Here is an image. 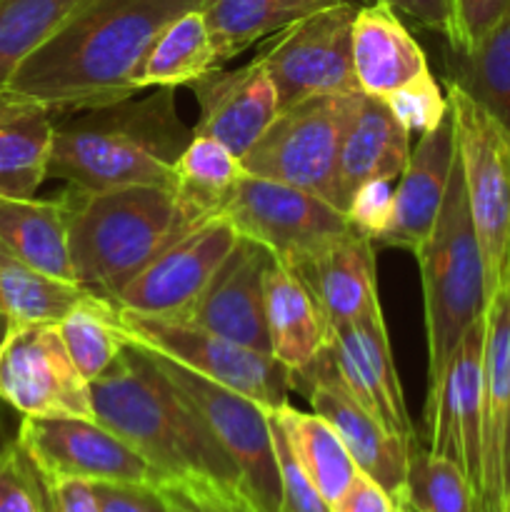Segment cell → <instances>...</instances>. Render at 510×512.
I'll return each mask as SVG.
<instances>
[{
    "mask_svg": "<svg viewBox=\"0 0 510 512\" xmlns=\"http://www.w3.org/2000/svg\"><path fill=\"white\" fill-rule=\"evenodd\" d=\"M293 390H300L313 413L328 420L348 448L360 473L383 485L395 500L403 495L408 475V440L385 430L358 400L350 395L335 370L328 348L308 365L293 373Z\"/></svg>",
    "mask_w": 510,
    "mask_h": 512,
    "instance_id": "obj_15",
    "label": "cell"
},
{
    "mask_svg": "<svg viewBox=\"0 0 510 512\" xmlns=\"http://www.w3.org/2000/svg\"><path fill=\"white\" fill-rule=\"evenodd\" d=\"M410 158V133L378 95L360 93L345 128L338 160L340 208L368 180H398Z\"/></svg>",
    "mask_w": 510,
    "mask_h": 512,
    "instance_id": "obj_22",
    "label": "cell"
},
{
    "mask_svg": "<svg viewBox=\"0 0 510 512\" xmlns=\"http://www.w3.org/2000/svg\"><path fill=\"white\" fill-rule=\"evenodd\" d=\"M243 173L238 155L230 153L220 140L193 135L188 148L180 153L173 173V195L185 218L200 225L220 215Z\"/></svg>",
    "mask_w": 510,
    "mask_h": 512,
    "instance_id": "obj_29",
    "label": "cell"
},
{
    "mask_svg": "<svg viewBox=\"0 0 510 512\" xmlns=\"http://www.w3.org/2000/svg\"><path fill=\"white\" fill-rule=\"evenodd\" d=\"M445 93L490 300L510 283V133L453 83H445Z\"/></svg>",
    "mask_w": 510,
    "mask_h": 512,
    "instance_id": "obj_6",
    "label": "cell"
},
{
    "mask_svg": "<svg viewBox=\"0 0 510 512\" xmlns=\"http://www.w3.org/2000/svg\"><path fill=\"white\" fill-rule=\"evenodd\" d=\"M483 345L485 313L465 330L438 393L425 403L430 450L463 468L475 500L483 490Z\"/></svg>",
    "mask_w": 510,
    "mask_h": 512,
    "instance_id": "obj_16",
    "label": "cell"
},
{
    "mask_svg": "<svg viewBox=\"0 0 510 512\" xmlns=\"http://www.w3.org/2000/svg\"><path fill=\"white\" fill-rule=\"evenodd\" d=\"M398 512H418L413 505H408L405 500H398Z\"/></svg>",
    "mask_w": 510,
    "mask_h": 512,
    "instance_id": "obj_48",
    "label": "cell"
},
{
    "mask_svg": "<svg viewBox=\"0 0 510 512\" xmlns=\"http://www.w3.org/2000/svg\"><path fill=\"white\" fill-rule=\"evenodd\" d=\"M80 0H0V90L30 53L63 25Z\"/></svg>",
    "mask_w": 510,
    "mask_h": 512,
    "instance_id": "obj_34",
    "label": "cell"
},
{
    "mask_svg": "<svg viewBox=\"0 0 510 512\" xmlns=\"http://www.w3.org/2000/svg\"><path fill=\"white\" fill-rule=\"evenodd\" d=\"M203 0H80L15 68L5 88L53 113H80L143 93L135 70L160 30Z\"/></svg>",
    "mask_w": 510,
    "mask_h": 512,
    "instance_id": "obj_1",
    "label": "cell"
},
{
    "mask_svg": "<svg viewBox=\"0 0 510 512\" xmlns=\"http://www.w3.org/2000/svg\"><path fill=\"white\" fill-rule=\"evenodd\" d=\"M423 280L425 333H428V400L438 393L445 368L465 330L485 313V265L470 220L460 160L455 158L443 208L415 253Z\"/></svg>",
    "mask_w": 510,
    "mask_h": 512,
    "instance_id": "obj_5",
    "label": "cell"
},
{
    "mask_svg": "<svg viewBox=\"0 0 510 512\" xmlns=\"http://www.w3.org/2000/svg\"><path fill=\"white\" fill-rule=\"evenodd\" d=\"M18 445L45 478L160 485L163 475L95 418H23Z\"/></svg>",
    "mask_w": 510,
    "mask_h": 512,
    "instance_id": "obj_13",
    "label": "cell"
},
{
    "mask_svg": "<svg viewBox=\"0 0 510 512\" xmlns=\"http://www.w3.org/2000/svg\"><path fill=\"white\" fill-rule=\"evenodd\" d=\"M395 180H368L360 185L350 198L345 215H348L350 228L358 233L368 235L373 243H378L385 235V230L393 223V208H395Z\"/></svg>",
    "mask_w": 510,
    "mask_h": 512,
    "instance_id": "obj_40",
    "label": "cell"
},
{
    "mask_svg": "<svg viewBox=\"0 0 510 512\" xmlns=\"http://www.w3.org/2000/svg\"><path fill=\"white\" fill-rule=\"evenodd\" d=\"M383 100L388 103L390 113L398 118V123L403 125L410 135L430 133V130L438 128V125L450 115L448 93L440 90L438 80L430 73V68H425L423 73L415 75L413 80H408V83H403L400 88H395L393 93L385 95Z\"/></svg>",
    "mask_w": 510,
    "mask_h": 512,
    "instance_id": "obj_36",
    "label": "cell"
},
{
    "mask_svg": "<svg viewBox=\"0 0 510 512\" xmlns=\"http://www.w3.org/2000/svg\"><path fill=\"white\" fill-rule=\"evenodd\" d=\"M88 295L80 285L40 273L0 240V320L5 325L58 323Z\"/></svg>",
    "mask_w": 510,
    "mask_h": 512,
    "instance_id": "obj_32",
    "label": "cell"
},
{
    "mask_svg": "<svg viewBox=\"0 0 510 512\" xmlns=\"http://www.w3.org/2000/svg\"><path fill=\"white\" fill-rule=\"evenodd\" d=\"M270 415L285 433L308 478L328 500V505H333L358 475V465L350 458L340 435L318 413H303L290 403Z\"/></svg>",
    "mask_w": 510,
    "mask_h": 512,
    "instance_id": "obj_30",
    "label": "cell"
},
{
    "mask_svg": "<svg viewBox=\"0 0 510 512\" xmlns=\"http://www.w3.org/2000/svg\"><path fill=\"white\" fill-rule=\"evenodd\" d=\"M160 490H163L165 500H168L170 512H200L198 505H195V500L190 498V495L185 493L175 480L170 478L163 480V483H160Z\"/></svg>",
    "mask_w": 510,
    "mask_h": 512,
    "instance_id": "obj_46",
    "label": "cell"
},
{
    "mask_svg": "<svg viewBox=\"0 0 510 512\" xmlns=\"http://www.w3.org/2000/svg\"><path fill=\"white\" fill-rule=\"evenodd\" d=\"M168 378L190 400L210 433L228 453L258 505L265 512L280 510V475L273 450V425L270 413L255 400L205 380L185 365L155 353Z\"/></svg>",
    "mask_w": 510,
    "mask_h": 512,
    "instance_id": "obj_12",
    "label": "cell"
},
{
    "mask_svg": "<svg viewBox=\"0 0 510 512\" xmlns=\"http://www.w3.org/2000/svg\"><path fill=\"white\" fill-rule=\"evenodd\" d=\"M218 70L210 30L200 8L170 20L135 70L138 90L178 88Z\"/></svg>",
    "mask_w": 510,
    "mask_h": 512,
    "instance_id": "obj_28",
    "label": "cell"
},
{
    "mask_svg": "<svg viewBox=\"0 0 510 512\" xmlns=\"http://www.w3.org/2000/svg\"><path fill=\"white\" fill-rule=\"evenodd\" d=\"M223 218L275 260L300 268L348 235V215L308 190L243 173L225 200Z\"/></svg>",
    "mask_w": 510,
    "mask_h": 512,
    "instance_id": "obj_8",
    "label": "cell"
},
{
    "mask_svg": "<svg viewBox=\"0 0 510 512\" xmlns=\"http://www.w3.org/2000/svg\"><path fill=\"white\" fill-rule=\"evenodd\" d=\"M270 260L273 255L263 245L240 235L235 248L220 263L208 288L193 305L185 323L233 340L243 348L270 355L263 290Z\"/></svg>",
    "mask_w": 510,
    "mask_h": 512,
    "instance_id": "obj_18",
    "label": "cell"
},
{
    "mask_svg": "<svg viewBox=\"0 0 510 512\" xmlns=\"http://www.w3.org/2000/svg\"><path fill=\"white\" fill-rule=\"evenodd\" d=\"M325 348L350 395L385 430L413 443L415 425L408 415L398 370L390 353L383 310L330 328Z\"/></svg>",
    "mask_w": 510,
    "mask_h": 512,
    "instance_id": "obj_17",
    "label": "cell"
},
{
    "mask_svg": "<svg viewBox=\"0 0 510 512\" xmlns=\"http://www.w3.org/2000/svg\"><path fill=\"white\" fill-rule=\"evenodd\" d=\"M358 5L343 0L280 30L258 60L278 90L280 110L318 95L360 93L353 70Z\"/></svg>",
    "mask_w": 510,
    "mask_h": 512,
    "instance_id": "obj_10",
    "label": "cell"
},
{
    "mask_svg": "<svg viewBox=\"0 0 510 512\" xmlns=\"http://www.w3.org/2000/svg\"><path fill=\"white\" fill-rule=\"evenodd\" d=\"M0 512H43V483L18 440L0 450Z\"/></svg>",
    "mask_w": 510,
    "mask_h": 512,
    "instance_id": "obj_37",
    "label": "cell"
},
{
    "mask_svg": "<svg viewBox=\"0 0 510 512\" xmlns=\"http://www.w3.org/2000/svg\"><path fill=\"white\" fill-rule=\"evenodd\" d=\"M263 290L270 355L290 373H298L325 350L328 325L310 290L290 265L270 260Z\"/></svg>",
    "mask_w": 510,
    "mask_h": 512,
    "instance_id": "obj_25",
    "label": "cell"
},
{
    "mask_svg": "<svg viewBox=\"0 0 510 512\" xmlns=\"http://www.w3.org/2000/svg\"><path fill=\"white\" fill-rule=\"evenodd\" d=\"M173 90L148 88L55 123L48 178L88 193L130 185L173 188L175 163L193 140Z\"/></svg>",
    "mask_w": 510,
    "mask_h": 512,
    "instance_id": "obj_3",
    "label": "cell"
},
{
    "mask_svg": "<svg viewBox=\"0 0 510 512\" xmlns=\"http://www.w3.org/2000/svg\"><path fill=\"white\" fill-rule=\"evenodd\" d=\"M428 68L423 48L390 5L358 8L353 23V70L360 93L385 98Z\"/></svg>",
    "mask_w": 510,
    "mask_h": 512,
    "instance_id": "obj_23",
    "label": "cell"
},
{
    "mask_svg": "<svg viewBox=\"0 0 510 512\" xmlns=\"http://www.w3.org/2000/svg\"><path fill=\"white\" fill-rule=\"evenodd\" d=\"M93 418L133 445L165 480L245 485L215 435L168 378L153 350L133 343L90 383Z\"/></svg>",
    "mask_w": 510,
    "mask_h": 512,
    "instance_id": "obj_2",
    "label": "cell"
},
{
    "mask_svg": "<svg viewBox=\"0 0 510 512\" xmlns=\"http://www.w3.org/2000/svg\"><path fill=\"white\" fill-rule=\"evenodd\" d=\"M338 3L343 0H203L200 13L213 38L215 63L223 68L255 40L278 35L288 25Z\"/></svg>",
    "mask_w": 510,
    "mask_h": 512,
    "instance_id": "obj_27",
    "label": "cell"
},
{
    "mask_svg": "<svg viewBox=\"0 0 510 512\" xmlns=\"http://www.w3.org/2000/svg\"><path fill=\"white\" fill-rule=\"evenodd\" d=\"M53 110L13 90H0V198H35L48 178Z\"/></svg>",
    "mask_w": 510,
    "mask_h": 512,
    "instance_id": "obj_24",
    "label": "cell"
},
{
    "mask_svg": "<svg viewBox=\"0 0 510 512\" xmlns=\"http://www.w3.org/2000/svg\"><path fill=\"white\" fill-rule=\"evenodd\" d=\"M0 400L23 418H93L90 383L75 368L58 323L5 325Z\"/></svg>",
    "mask_w": 510,
    "mask_h": 512,
    "instance_id": "obj_11",
    "label": "cell"
},
{
    "mask_svg": "<svg viewBox=\"0 0 510 512\" xmlns=\"http://www.w3.org/2000/svg\"><path fill=\"white\" fill-rule=\"evenodd\" d=\"M0 240L18 258L63 283H75L68 248V198H0Z\"/></svg>",
    "mask_w": 510,
    "mask_h": 512,
    "instance_id": "obj_26",
    "label": "cell"
},
{
    "mask_svg": "<svg viewBox=\"0 0 510 512\" xmlns=\"http://www.w3.org/2000/svg\"><path fill=\"white\" fill-rule=\"evenodd\" d=\"M200 118L193 135L220 140L243 158L280 113L278 90L258 58L235 70H210L190 83Z\"/></svg>",
    "mask_w": 510,
    "mask_h": 512,
    "instance_id": "obj_19",
    "label": "cell"
},
{
    "mask_svg": "<svg viewBox=\"0 0 510 512\" xmlns=\"http://www.w3.org/2000/svg\"><path fill=\"white\" fill-rule=\"evenodd\" d=\"M40 483H43V512H100L93 483L88 480L40 475Z\"/></svg>",
    "mask_w": 510,
    "mask_h": 512,
    "instance_id": "obj_43",
    "label": "cell"
},
{
    "mask_svg": "<svg viewBox=\"0 0 510 512\" xmlns=\"http://www.w3.org/2000/svg\"><path fill=\"white\" fill-rule=\"evenodd\" d=\"M503 512H510V498L503 500Z\"/></svg>",
    "mask_w": 510,
    "mask_h": 512,
    "instance_id": "obj_49",
    "label": "cell"
},
{
    "mask_svg": "<svg viewBox=\"0 0 510 512\" xmlns=\"http://www.w3.org/2000/svg\"><path fill=\"white\" fill-rule=\"evenodd\" d=\"M238 240L228 218H208L155 255L113 305L123 313L185 320Z\"/></svg>",
    "mask_w": 510,
    "mask_h": 512,
    "instance_id": "obj_14",
    "label": "cell"
},
{
    "mask_svg": "<svg viewBox=\"0 0 510 512\" xmlns=\"http://www.w3.org/2000/svg\"><path fill=\"white\" fill-rule=\"evenodd\" d=\"M330 512H398V500L358 470L348 490L330 505Z\"/></svg>",
    "mask_w": 510,
    "mask_h": 512,
    "instance_id": "obj_44",
    "label": "cell"
},
{
    "mask_svg": "<svg viewBox=\"0 0 510 512\" xmlns=\"http://www.w3.org/2000/svg\"><path fill=\"white\" fill-rule=\"evenodd\" d=\"M63 343L88 383L103 378L128 345L118 308L90 293L58 320Z\"/></svg>",
    "mask_w": 510,
    "mask_h": 512,
    "instance_id": "obj_33",
    "label": "cell"
},
{
    "mask_svg": "<svg viewBox=\"0 0 510 512\" xmlns=\"http://www.w3.org/2000/svg\"><path fill=\"white\" fill-rule=\"evenodd\" d=\"M398 500H405L418 512H475L473 488L455 460L435 455L418 443L410 445L408 475Z\"/></svg>",
    "mask_w": 510,
    "mask_h": 512,
    "instance_id": "obj_35",
    "label": "cell"
},
{
    "mask_svg": "<svg viewBox=\"0 0 510 512\" xmlns=\"http://www.w3.org/2000/svg\"><path fill=\"white\" fill-rule=\"evenodd\" d=\"M175 483L195 500L200 512H265L245 485H223L203 478L175 480Z\"/></svg>",
    "mask_w": 510,
    "mask_h": 512,
    "instance_id": "obj_42",
    "label": "cell"
},
{
    "mask_svg": "<svg viewBox=\"0 0 510 512\" xmlns=\"http://www.w3.org/2000/svg\"><path fill=\"white\" fill-rule=\"evenodd\" d=\"M475 512H503V508L500 510H475Z\"/></svg>",
    "mask_w": 510,
    "mask_h": 512,
    "instance_id": "obj_50",
    "label": "cell"
},
{
    "mask_svg": "<svg viewBox=\"0 0 510 512\" xmlns=\"http://www.w3.org/2000/svg\"><path fill=\"white\" fill-rule=\"evenodd\" d=\"M455 158L458 148H455L453 115H448L438 128L420 135L418 145L410 150V158L395 188L393 223L375 243V248H400L413 255L418 253L443 208Z\"/></svg>",
    "mask_w": 510,
    "mask_h": 512,
    "instance_id": "obj_20",
    "label": "cell"
},
{
    "mask_svg": "<svg viewBox=\"0 0 510 512\" xmlns=\"http://www.w3.org/2000/svg\"><path fill=\"white\" fill-rule=\"evenodd\" d=\"M65 198L75 283L108 303L155 255L195 228L173 188L130 185L88 193L68 185Z\"/></svg>",
    "mask_w": 510,
    "mask_h": 512,
    "instance_id": "obj_4",
    "label": "cell"
},
{
    "mask_svg": "<svg viewBox=\"0 0 510 512\" xmlns=\"http://www.w3.org/2000/svg\"><path fill=\"white\" fill-rule=\"evenodd\" d=\"M358 98L360 93L318 95L283 108L240 165L248 175L308 190L340 208V145Z\"/></svg>",
    "mask_w": 510,
    "mask_h": 512,
    "instance_id": "obj_7",
    "label": "cell"
},
{
    "mask_svg": "<svg viewBox=\"0 0 510 512\" xmlns=\"http://www.w3.org/2000/svg\"><path fill=\"white\" fill-rule=\"evenodd\" d=\"M118 313L133 343L185 365L205 380H213L223 388L255 400L268 413L288 405L293 373L273 355L243 348L185 320L148 318L123 310Z\"/></svg>",
    "mask_w": 510,
    "mask_h": 512,
    "instance_id": "obj_9",
    "label": "cell"
},
{
    "mask_svg": "<svg viewBox=\"0 0 510 512\" xmlns=\"http://www.w3.org/2000/svg\"><path fill=\"white\" fill-rule=\"evenodd\" d=\"M390 5L395 13L408 15L410 20L420 23L423 28L448 35L450 30V0H378Z\"/></svg>",
    "mask_w": 510,
    "mask_h": 512,
    "instance_id": "obj_45",
    "label": "cell"
},
{
    "mask_svg": "<svg viewBox=\"0 0 510 512\" xmlns=\"http://www.w3.org/2000/svg\"><path fill=\"white\" fill-rule=\"evenodd\" d=\"M293 270L315 298L328 330L380 310L375 243L358 230Z\"/></svg>",
    "mask_w": 510,
    "mask_h": 512,
    "instance_id": "obj_21",
    "label": "cell"
},
{
    "mask_svg": "<svg viewBox=\"0 0 510 512\" xmlns=\"http://www.w3.org/2000/svg\"><path fill=\"white\" fill-rule=\"evenodd\" d=\"M508 13L510 0H450V30L445 35L448 48L468 53Z\"/></svg>",
    "mask_w": 510,
    "mask_h": 512,
    "instance_id": "obj_39",
    "label": "cell"
},
{
    "mask_svg": "<svg viewBox=\"0 0 510 512\" xmlns=\"http://www.w3.org/2000/svg\"><path fill=\"white\" fill-rule=\"evenodd\" d=\"M445 83L470 95L510 133V13L468 53L445 50Z\"/></svg>",
    "mask_w": 510,
    "mask_h": 512,
    "instance_id": "obj_31",
    "label": "cell"
},
{
    "mask_svg": "<svg viewBox=\"0 0 510 512\" xmlns=\"http://www.w3.org/2000/svg\"><path fill=\"white\" fill-rule=\"evenodd\" d=\"M500 480H503V500H505V498H510V408H508V420H505L503 460H500Z\"/></svg>",
    "mask_w": 510,
    "mask_h": 512,
    "instance_id": "obj_47",
    "label": "cell"
},
{
    "mask_svg": "<svg viewBox=\"0 0 510 512\" xmlns=\"http://www.w3.org/2000/svg\"><path fill=\"white\" fill-rule=\"evenodd\" d=\"M270 425H273V450L275 460H278V475H280V510L278 512H330L328 500L320 495L313 480L303 470V465L295 458L293 448H290L288 438L275 423L270 415Z\"/></svg>",
    "mask_w": 510,
    "mask_h": 512,
    "instance_id": "obj_38",
    "label": "cell"
},
{
    "mask_svg": "<svg viewBox=\"0 0 510 512\" xmlns=\"http://www.w3.org/2000/svg\"><path fill=\"white\" fill-rule=\"evenodd\" d=\"M100 512H170L160 485L93 483Z\"/></svg>",
    "mask_w": 510,
    "mask_h": 512,
    "instance_id": "obj_41",
    "label": "cell"
}]
</instances>
